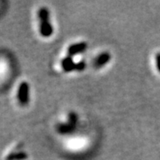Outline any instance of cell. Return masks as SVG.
Returning <instances> with one entry per match:
<instances>
[{"mask_svg":"<svg viewBox=\"0 0 160 160\" xmlns=\"http://www.w3.org/2000/svg\"><path fill=\"white\" fill-rule=\"evenodd\" d=\"M17 97L21 105H27L30 101V86L26 82H22L20 84Z\"/></svg>","mask_w":160,"mask_h":160,"instance_id":"3957f363","label":"cell"},{"mask_svg":"<svg viewBox=\"0 0 160 160\" xmlns=\"http://www.w3.org/2000/svg\"><path fill=\"white\" fill-rule=\"evenodd\" d=\"M86 67V63L84 61H79L77 63V67H76V70H78V71H82Z\"/></svg>","mask_w":160,"mask_h":160,"instance_id":"ba28073f","label":"cell"},{"mask_svg":"<svg viewBox=\"0 0 160 160\" xmlns=\"http://www.w3.org/2000/svg\"><path fill=\"white\" fill-rule=\"evenodd\" d=\"M156 63H157L158 70L160 71V53H158V55L156 56Z\"/></svg>","mask_w":160,"mask_h":160,"instance_id":"9c48e42d","label":"cell"},{"mask_svg":"<svg viewBox=\"0 0 160 160\" xmlns=\"http://www.w3.org/2000/svg\"><path fill=\"white\" fill-rule=\"evenodd\" d=\"M39 18V30L40 34L44 38H48L53 33L52 26L50 23V15L49 11L46 8H42L38 11Z\"/></svg>","mask_w":160,"mask_h":160,"instance_id":"6da1fadb","label":"cell"},{"mask_svg":"<svg viewBox=\"0 0 160 160\" xmlns=\"http://www.w3.org/2000/svg\"><path fill=\"white\" fill-rule=\"evenodd\" d=\"M61 67L65 72H71L73 70H76L77 63L73 61L72 57L68 56L61 61Z\"/></svg>","mask_w":160,"mask_h":160,"instance_id":"5b68a950","label":"cell"},{"mask_svg":"<svg viewBox=\"0 0 160 160\" xmlns=\"http://www.w3.org/2000/svg\"><path fill=\"white\" fill-rule=\"evenodd\" d=\"M87 48H88V44L85 42L74 43V44L70 45V48H68V54L70 57L77 55V54H79V53L84 52Z\"/></svg>","mask_w":160,"mask_h":160,"instance_id":"277c9868","label":"cell"},{"mask_svg":"<svg viewBox=\"0 0 160 160\" xmlns=\"http://www.w3.org/2000/svg\"><path fill=\"white\" fill-rule=\"evenodd\" d=\"M28 158V155L25 152L12 153L7 156L5 160H25Z\"/></svg>","mask_w":160,"mask_h":160,"instance_id":"52a82bcc","label":"cell"},{"mask_svg":"<svg viewBox=\"0 0 160 160\" xmlns=\"http://www.w3.org/2000/svg\"><path fill=\"white\" fill-rule=\"evenodd\" d=\"M110 61V54L109 52H105L100 54L98 57H97V59L95 61V66L97 68L102 67L105 65Z\"/></svg>","mask_w":160,"mask_h":160,"instance_id":"8992f818","label":"cell"},{"mask_svg":"<svg viewBox=\"0 0 160 160\" xmlns=\"http://www.w3.org/2000/svg\"><path fill=\"white\" fill-rule=\"evenodd\" d=\"M77 121H78L77 114L74 112H71L69 114V122H66V123H64V124H60L57 128L58 132L60 133H62V134L70 132H72V130H74L75 128Z\"/></svg>","mask_w":160,"mask_h":160,"instance_id":"7a4b0ae2","label":"cell"}]
</instances>
